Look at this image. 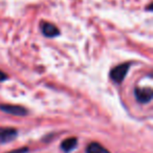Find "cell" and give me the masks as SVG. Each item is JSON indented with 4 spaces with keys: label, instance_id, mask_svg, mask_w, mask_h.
<instances>
[{
    "label": "cell",
    "instance_id": "obj_3",
    "mask_svg": "<svg viewBox=\"0 0 153 153\" xmlns=\"http://www.w3.org/2000/svg\"><path fill=\"white\" fill-rule=\"evenodd\" d=\"M152 90L150 88H134V97L140 103H149L152 100Z\"/></svg>",
    "mask_w": 153,
    "mask_h": 153
},
{
    "label": "cell",
    "instance_id": "obj_2",
    "mask_svg": "<svg viewBox=\"0 0 153 153\" xmlns=\"http://www.w3.org/2000/svg\"><path fill=\"white\" fill-rule=\"evenodd\" d=\"M17 130L11 127H1L0 128V144H5L14 140L17 137Z\"/></svg>",
    "mask_w": 153,
    "mask_h": 153
},
{
    "label": "cell",
    "instance_id": "obj_5",
    "mask_svg": "<svg viewBox=\"0 0 153 153\" xmlns=\"http://www.w3.org/2000/svg\"><path fill=\"white\" fill-rule=\"evenodd\" d=\"M41 30H42V34L45 37H48V38L57 37L60 34V30L53 24L48 23V22H43L42 25H41Z\"/></svg>",
    "mask_w": 153,
    "mask_h": 153
},
{
    "label": "cell",
    "instance_id": "obj_9",
    "mask_svg": "<svg viewBox=\"0 0 153 153\" xmlns=\"http://www.w3.org/2000/svg\"><path fill=\"white\" fill-rule=\"evenodd\" d=\"M7 74L0 70V81H4V80H7Z\"/></svg>",
    "mask_w": 153,
    "mask_h": 153
},
{
    "label": "cell",
    "instance_id": "obj_4",
    "mask_svg": "<svg viewBox=\"0 0 153 153\" xmlns=\"http://www.w3.org/2000/svg\"><path fill=\"white\" fill-rule=\"evenodd\" d=\"M0 109L3 112L17 115V117H23V115H26V113H27L25 108H23L21 106H17V105H0Z\"/></svg>",
    "mask_w": 153,
    "mask_h": 153
},
{
    "label": "cell",
    "instance_id": "obj_7",
    "mask_svg": "<svg viewBox=\"0 0 153 153\" xmlns=\"http://www.w3.org/2000/svg\"><path fill=\"white\" fill-rule=\"evenodd\" d=\"M86 153H110L105 147L100 145L99 143H90L86 148Z\"/></svg>",
    "mask_w": 153,
    "mask_h": 153
},
{
    "label": "cell",
    "instance_id": "obj_1",
    "mask_svg": "<svg viewBox=\"0 0 153 153\" xmlns=\"http://www.w3.org/2000/svg\"><path fill=\"white\" fill-rule=\"evenodd\" d=\"M130 64L129 63H123L121 65H117L110 71V78L115 83H122L125 79L126 74L129 70Z\"/></svg>",
    "mask_w": 153,
    "mask_h": 153
},
{
    "label": "cell",
    "instance_id": "obj_8",
    "mask_svg": "<svg viewBox=\"0 0 153 153\" xmlns=\"http://www.w3.org/2000/svg\"><path fill=\"white\" fill-rule=\"evenodd\" d=\"M28 151L27 148H20V149H16V150H13L9 153H26Z\"/></svg>",
    "mask_w": 153,
    "mask_h": 153
},
{
    "label": "cell",
    "instance_id": "obj_6",
    "mask_svg": "<svg viewBox=\"0 0 153 153\" xmlns=\"http://www.w3.org/2000/svg\"><path fill=\"white\" fill-rule=\"evenodd\" d=\"M76 144H78V140H76V137H69L66 138L62 142L61 144V149L64 151V152L68 153L70 151H72L74 148L76 147Z\"/></svg>",
    "mask_w": 153,
    "mask_h": 153
}]
</instances>
